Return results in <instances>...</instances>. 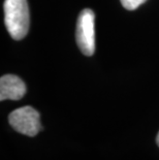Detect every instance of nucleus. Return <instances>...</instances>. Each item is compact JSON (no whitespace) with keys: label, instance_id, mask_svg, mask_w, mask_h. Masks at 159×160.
<instances>
[{"label":"nucleus","instance_id":"5","mask_svg":"<svg viewBox=\"0 0 159 160\" xmlns=\"http://www.w3.org/2000/svg\"><path fill=\"white\" fill-rule=\"evenodd\" d=\"M120 1L124 8L128 9V11H134L140 5L146 2L147 0H120Z\"/></svg>","mask_w":159,"mask_h":160},{"label":"nucleus","instance_id":"1","mask_svg":"<svg viewBox=\"0 0 159 160\" xmlns=\"http://www.w3.org/2000/svg\"><path fill=\"white\" fill-rule=\"evenodd\" d=\"M30 16L27 0H5L4 24L9 35L15 40H21L29 30Z\"/></svg>","mask_w":159,"mask_h":160},{"label":"nucleus","instance_id":"3","mask_svg":"<svg viewBox=\"0 0 159 160\" xmlns=\"http://www.w3.org/2000/svg\"><path fill=\"white\" fill-rule=\"evenodd\" d=\"M8 122L17 132L27 137H35L42 129L39 113L30 105L12 111L8 116Z\"/></svg>","mask_w":159,"mask_h":160},{"label":"nucleus","instance_id":"2","mask_svg":"<svg viewBox=\"0 0 159 160\" xmlns=\"http://www.w3.org/2000/svg\"><path fill=\"white\" fill-rule=\"evenodd\" d=\"M95 15L92 9L85 8L77 21V45L84 55L92 56L95 52Z\"/></svg>","mask_w":159,"mask_h":160},{"label":"nucleus","instance_id":"4","mask_svg":"<svg viewBox=\"0 0 159 160\" xmlns=\"http://www.w3.org/2000/svg\"><path fill=\"white\" fill-rule=\"evenodd\" d=\"M25 83L18 76L4 74L0 79V100H20L26 94Z\"/></svg>","mask_w":159,"mask_h":160},{"label":"nucleus","instance_id":"6","mask_svg":"<svg viewBox=\"0 0 159 160\" xmlns=\"http://www.w3.org/2000/svg\"><path fill=\"white\" fill-rule=\"evenodd\" d=\"M156 144L159 147V132H158V134H157V137H156Z\"/></svg>","mask_w":159,"mask_h":160}]
</instances>
